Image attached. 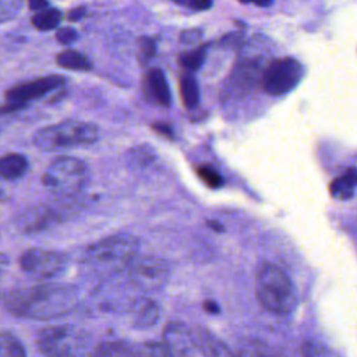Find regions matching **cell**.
Masks as SVG:
<instances>
[{
	"label": "cell",
	"instance_id": "31",
	"mask_svg": "<svg viewBox=\"0 0 357 357\" xmlns=\"http://www.w3.org/2000/svg\"><path fill=\"white\" fill-rule=\"evenodd\" d=\"M84 15H85V7H77V8H73V10L68 11L67 18H68L70 21H78V20H81Z\"/></svg>",
	"mask_w": 357,
	"mask_h": 357
},
{
	"label": "cell",
	"instance_id": "10",
	"mask_svg": "<svg viewBox=\"0 0 357 357\" xmlns=\"http://www.w3.org/2000/svg\"><path fill=\"white\" fill-rule=\"evenodd\" d=\"M66 84V78L63 75H46L39 77L32 81H26L22 84H17L8 88L4 93L8 102H15L26 106L28 102L42 98L46 93L61 88Z\"/></svg>",
	"mask_w": 357,
	"mask_h": 357
},
{
	"label": "cell",
	"instance_id": "19",
	"mask_svg": "<svg viewBox=\"0 0 357 357\" xmlns=\"http://www.w3.org/2000/svg\"><path fill=\"white\" fill-rule=\"evenodd\" d=\"M180 96L183 106L187 110H192L199 103V86L197 78L190 73H183L178 79Z\"/></svg>",
	"mask_w": 357,
	"mask_h": 357
},
{
	"label": "cell",
	"instance_id": "7",
	"mask_svg": "<svg viewBox=\"0 0 357 357\" xmlns=\"http://www.w3.org/2000/svg\"><path fill=\"white\" fill-rule=\"evenodd\" d=\"M303 77V66L293 57L272 60L262 73V89L271 96H282L290 92Z\"/></svg>",
	"mask_w": 357,
	"mask_h": 357
},
{
	"label": "cell",
	"instance_id": "35",
	"mask_svg": "<svg viewBox=\"0 0 357 357\" xmlns=\"http://www.w3.org/2000/svg\"><path fill=\"white\" fill-rule=\"evenodd\" d=\"M252 6H257V7H268L272 4V1H254V3H250Z\"/></svg>",
	"mask_w": 357,
	"mask_h": 357
},
{
	"label": "cell",
	"instance_id": "18",
	"mask_svg": "<svg viewBox=\"0 0 357 357\" xmlns=\"http://www.w3.org/2000/svg\"><path fill=\"white\" fill-rule=\"evenodd\" d=\"M28 170V160L24 155L10 152L0 156V177L4 180H15Z\"/></svg>",
	"mask_w": 357,
	"mask_h": 357
},
{
	"label": "cell",
	"instance_id": "23",
	"mask_svg": "<svg viewBox=\"0 0 357 357\" xmlns=\"http://www.w3.org/2000/svg\"><path fill=\"white\" fill-rule=\"evenodd\" d=\"M0 357H26L21 342L10 332H0Z\"/></svg>",
	"mask_w": 357,
	"mask_h": 357
},
{
	"label": "cell",
	"instance_id": "22",
	"mask_svg": "<svg viewBox=\"0 0 357 357\" xmlns=\"http://www.w3.org/2000/svg\"><path fill=\"white\" fill-rule=\"evenodd\" d=\"M61 18H63V15H61L60 10L47 7L42 11L35 13L31 18V24L38 31H50V29H54L60 24Z\"/></svg>",
	"mask_w": 357,
	"mask_h": 357
},
{
	"label": "cell",
	"instance_id": "14",
	"mask_svg": "<svg viewBox=\"0 0 357 357\" xmlns=\"http://www.w3.org/2000/svg\"><path fill=\"white\" fill-rule=\"evenodd\" d=\"M191 343L204 357H234L233 351L212 332L202 326L190 329Z\"/></svg>",
	"mask_w": 357,
	"mask_h": 357
},
{
	"label": "cell",
	"instance_id": "28",
	"mask_svg": "<svg viewBox=\"0 0 357 357\" xmlns=\"http://www.w3.org/2000/svg\"><path fill=\"white\" fill-rule=\"evenodd\" d=\"M174 3L178 6H183V7L195 10V11H204V10H208L212 7V1H209V0H177Z\"/></svg>",
	"mask_w": 357,
	"mask_h": 357
},
{
	"label": "cell",
	"instance_id": "2",
	"mask_svg": "<svg viewBox=\"0 0 357 357\" xmlns=\"http://www.w3.org/2000/svg\"><path fill=\"white\" fill-rule=\"evenodd\" d=\"M138 240L130 234H114L89 245L84 264L98 275L109 276L128 268L135 258Z\"/></svg>",
	"mask_w": 357,
	"mask_h": 357
},
{
	"label": "cell",
	"instance_id": "17",
	"mask_svg": "<svg viewBox=\"0 0 357 357\" xmlns=\"http://www.w3.org/2000/svg\"><path fill=\"white\" fill-rule=\"evenodd\" d=\"M357 183L356 169L349 167L342 174L335 177L329 184V194L336 199H350L354 195Z\"/></svg>",
	"mask_w": 357,
	"mask_h": 357
},
{
	"label": "cell",
	"instance_id": "3",
	"mask_svg": "<svg viewBox=\"0 0 357 357\" xmlns=\"http://www.w3.org/2000/svg\"><path fill=\"white\" fill-rule=\"evenodd\" d=\"M255 294L259 304L272 314L286 315L296 305V291L286 272L273 264H264L257 272Z\"/></svg>",
	"mask_w": 357,
	"mask_h": 357
},
{
	"label": "cell",
	"instance_id": "1",
	"mask_svg": "<svg viewBox=\"0 0 357 357\" xmlns=\"http://www.w3.org/2000/svg\"><path fill=\"white\" fill-rule=\"evenodd\" d=\"M78 301L75 287L63 283H42L13 290L4 304L18 318L53 319L71 312Z\"/></svg>",
	"mask_w": 357,
	"mask_h": 357
},
{
	"label": "cell",
	"instance_id": "24",
	"mask_svg": "<svg viewBox=\"0 0 357 357\" xmlns=\"http://www.w3.org/2000/svg\"><path fill=\"white\" fill-rule=\"evenodd\" d=\"M234 357H271V351L261 340L247 339L240 344L238 353Z\"/></svg>",
	"mask_w": 357,
	"mask_h": 357
},
{
	"label": "cell",
	"instance_id": "13",
	"mask_svg": "<svg viewBox=\"0 0 357 357\" xmlns=\"http://www.w3.org/2000/svg\"><path fill=\"white\" fill-rule=\"evenodd\" d=\"M163 346L170 357H187L194 349L190 336V328L183 322H169L163 331Z\"/></svg>",
	"mask_w": 357,
	"mask_h": 357
},
{
	"label": "cell",
	"instance_id": "8",
	"mask_svg": "<svg viewBox=\"0 0 357 357\" xmlns=\"http://www.w3.org/2000/svg\"><path fill=\"white\" fill-rule=\"evenodd\" d=\"M67 255L59 251L29 248L18 259L21 269L35 278L49 279L60 275L67 266Z\"/></svg>",
	"mask_w": 357,
	"mask_h": 357
},
{
	"label": "cell",
	"instance_id": "15",
	"mask_svg": "<svg viewBox=\"0 0 357 357\" xmlns=\"http://www.w3.org/2000/svg\"><path fill=\"white\" fill-rule=\"evenodd\" d=\"M60 211H56L47 205H38L25 211L18 219L17 226L24 233H35L47 229L50 225L60 220Z\"/></svg>",
	"mask_w": 357,
	"mask_h": 357
},
{
	"label": "cell",
	"instance_id": "9",
	"mask_svg": "<svg viewBox=\"0 0 357 357\" xmlns=\"http://www.w3.org/2000/svg\"><path fill=\"white\" fill-rule=\"evenodd\" d=\"M128 275L135 287L144 291L160 289L169 276L167 264L158 257L134 258L128 266Z\"/></svg>",
	"mask_w": 357,
	"mask_h": 357
},
{
	"label": "cell",
	"instance_id": "21",
	"mask_svg": "<svg viewBox=\"0 0 357 357\" xmlns=\"http://www.w3.org/2000/svg\"><path fill=\"white\" fill-rule=\"evenodd\" d=\"M208 49H209V45L204 43L191 50L183 52L178 56V63L181 64V67H184L187 70V73L192 74V73L198 71L202 67V64L205 63Z\"/></svg>",
	"mask_w": 357,
	"mask_h": 357
},
{
	"label": "cell",
	"instance_id": "25",
	"mask_svg": "<svg viewBox=\"0 0 357 357\" xmlns=\"http://www.w3.org/2000/svg\"><path fill=\"white\" fill-rule=\"evenodd\" d=\"M197 174L209 188H219L223 185V177L211 165H199L197 167Z\"/></svg>",
	"mask_w": 357,
	"mask_h": 357
},
{
	"label": "cell",
	"instance_id": "5",
	"mask_svg": "<svg viewBox=\"0 0 357 357\" xmlns=\"http://www.w3.org/2000/svg\"><path fill=\"white\" fill-rule=\"evenodd\" d=\"M99 139V130L93 123L68 120L38 130L32 138L36 148L56 151L78 145H89Z\"/></svg>",
	"mask_w": 357,
	"mask_h": 357
},
{
	"label": "cell",
	"instance_id": "29",
	"mask_svg": "<svg viewBox=\"0 0 357 357\" xmlns=\"http://www.w3.org/2000/svg\"><path fill=\"white\" fill-rule=\"evenodd\" d=\"M202 38V29L199 28H191V29H184L181 33H180V40L183 43H187V45H194V43H198Z\"/></svg>",
	"mask_w": 357,
	"mask_h": 357
},
{
	"label": "cell",
	"instance_id": "12",
	"mask_svg": "<svg viewBox=\"0 0 357 357\" xmlns=\"http://www.w3.org/2000/svg\"><path fill=\"white\" fill-rule=\"evenodd\" d=\"M142 89L146 100L159 107H169L172 103V95L165 73L159 67H152L146 71Z\"/></svg>",
	"mask_w": 357,
	"mask_h": 357
},
{
	"label": "cell",
	"instance_id": "34",
	"mask_svg": "<svg viewBox=\"0 0 357 357\" xmlns=\"http://www.w3.org/2000/svg\"><path fill=\"white\" fill-rule=\"evenodd\" d=\"M206 223H208V226H209L211 229H213V230H216V231H223V230H225L223 225H220V223L216 222V220H208Z\"/></svg>",
	"mask_w": 357,
	"mask_h": 357
},
{
	"label": "cell",
	"instance_id": "26",
	"mask_svg": "<svg viewBox=\"0 0 357 357\" xmlns=\"http://www.w3.org/2000/svg\"><path fill=\"white\" fill-rule=\"evenodd\" d=\"M156 54V43L152 38L141 36L138 39V60L142 66H146Z\"/></svg>",
	"mask_w": 357,
	"mask_h": 357
},
{
	"label": "cell",
	"instance_id": "33",
	"mask_svg": "<svg viewBox=\"0 0 357 357\" xmlns=\"http://www.w3.org/2000/svg\"><path fill=\"white\" fill-rule=\"evenodd\" d=\"M204 310L208 311L209 314H219V311H220V308L218 307V304H216L215 301H211V300H206V301L204 303Z\"/></svg>",
	"mask_w": 357,
	"mask_h": 357
},
{
	"label": "cell",
	"instance_id": "27",
	"mask_svg": "<svg viewBox=\"0 0 357 357\" xmlns=\"http://www.w3.org/2000/svg\"><path fill=\"white\" fill-rule=\"evenodd\" d=\"M78 38V33L74 28H70V26H64V28H60L57 32H56V39L59 43L61 45H71L73 42H75V39Z\"/></svg>",
	"mask_w": 357,
	"mask_h": 357
},
{
	"label": "cell",
	"instance_id": "6",
	"mask_svg": "<svg viewBox=\"0 0 357 357\" xmlns=\"http://www.w3.org/2000/svg\"><path fill=\"white\" fill-rule=\"evenodd\" d=\"M88 180V166L77 158L61 156L53 160L43 173L42 183L50 191L60 195H73Z\"/></svg>",
	"mask_w": 357,
	"mask_h": 357
},
{
	"label": "cell",
	"instance_id": "30",
	"mask_svg": "<svg viewBox=\"0 0 357 357\" xmlns=\"http://www.w3.org/2000/svg\"><path fill=\"white\" fill-rule=\"evenodd\" d=\"M152 130H155L158 134H160L166 138H170V139L174 138V131L167 123H153Z\"/></svg>",
	"mask_w": 357,
	"mask_h": 357
},
{
	"label": "cell",
	"instance_id": "32",
	"mask_svg": "<svg viewBox=\"0 0 357 357\" xmlns=\"http://www.w3.org/2000/svg\"><path fill=\"white\" fill-rule=\"evenodd\" d=\"M28 7H29L32 11L38 13V11H42V10L47 8V7H49V3H47V1H39V0H33V1H29Z\"/></svg>",
	"mask_w": 357,
	"mask_h": 357
},
{
	"label": "cell",
	"instance_id": "11",
	"mask_svg": "<svg viewBox=\"0 0 357 357\" xmlns=\"http://www.w3.org/2000/svg\"><path fill=\"white\" fill-rule=\"evenodd\" d=\"M262 73L261 59L244 57L236 64L230 75V88L236 92H247L261 82Z\"/></svg>",
	"mask_w": 357,
	"mask_h": 357
},
{
	"label": "cell",
	"instance_id": "16",
	"mask_svg": "<svg viewBox=\"0 0 357 357\" xmlns=\"http://www.w3.org/2000/svg\"><path fill=\"white\" fill-rule=\"evenodd\" d=\"M130 318L135 326H152L158 322L160 310L149 297H138L130 305Z\"/></svg>",
	"mask_w": 357,
	"mask_h": 357
},
{
	"label": "cell",
	"instance_id": "20",
	"mask_svg": "<svg viewBox=\"0 0 357 357\" xmlns=\"http://www.w3.org/2000/svg\"><path fill=\"white\" fill-rule=\"evenodd\" d=\"M56 63L67 70L73 71H91L92 70V61L81 52L75 49H64L61 50L57 57Z\"/></svg>",
	"mask_w": 357,
	"mask_h": 357
},
{
	"label": "cell",
	"instance_id": "4",
	"mask_svg": "<svg viewBox=\"0 0 357 357\" xmlns=\"http://www.w3.org/2000/svg\"><path fill=\"white\" fill-rule=\"evenodd\" d=\"M36 344L45 357H91L89 335L73 325L46 326L38 332Z\"/></svg>",
	"mask_w": 357,
	"mask_h": 357
}]
</instances>
